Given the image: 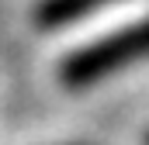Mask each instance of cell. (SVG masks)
Returning <instances> with one entry per match:
<instances>
[{"label":"cell","mask_w":149,"mask_h":145,"mask_svg":"<svg viewBox=\"0 0 149 145\" xmlns=\"http://www.w3.org/2000/svg\"><path fill=\"white\" fill-rule=\"evenodd\" d=\"M146 55H149V17L101 38V41H94L87 48L70 52L63 59V66H59V79L66 86L80 90V86H90V83H97L104 76H114L118 69H125V66H132V62H139Z\"/></svg>","instance_id":"1"},{"label":"cell","mask_w":149,"mask_h":145,"mask_svg":"<svg viewBox=\"0 0 149 145\" xmlns=\"http://www.w3.org/2000/svg\"><path fill=\"white\" fill-rule=\"evenodd\" d=\"M104 3H114V0H42L35 7V24L38 28H59V24H70V21H80L94 10H101Z\"/></svg>","instance_id":"2"},{"label":"cell","mask_w":149,"mask_h":145,"mask_svg":"<svg viewBox=\"0 0 149 145\" xmlns=\"http://www.w3.org/2000/svg\"><path fill=\"white\" fill-rule=\"evenodd\" d=\"M146 145H149V138H146Z\"/></svg>","instance_id":"3"}]
</instances>
